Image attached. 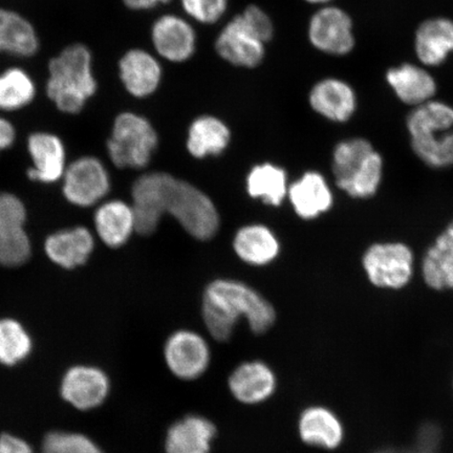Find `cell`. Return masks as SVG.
I'll return each instance as SVG.
<instances>
[{"instance_id":"cell-36","label":"cell","mask_w":453,"mask_h":453,"mask_svg":"<svg viewBox=\"0 0 453 453\" xmlns=\"http://www.w3.org/2000/svg\"><path fill=\"white\" fill-rule=\"evenodd\" d=\"M245 24L260 41L269 43L274 37L275 27L273 21L265 11L257 4H250L241 13Z\"/></svg>"},{"instance_id":"cell-34","label":"cell","mask_w":453,"mask_h":453,"mask_svg":"<svg viewBox=\"0 0 453 453\" xmlns=\"http://www.w3.org/2000/svg\"><path fill=\"white\" fill-rule=\"evenodd\" d=\"M42 453H104L87 435L69 433H50L43 440Z\"/></svg>"},{"instance_id":"cell-14","label":"cell","mask_w":453,"mask_h":453,"mask_svg":"<svg viewBox=\"0 0 453 453\" xmlns=\"http://www.w3.org/2000/svg\"><path fill=\"white\" fill-rule=\"evenodd\" d=\"M279 387L276 373L262 360L242 362L228 378L229 392L243 405H259L269 401Z\"/></svg>"},{"instance_id":"cell-35","label":"cell","mask_w":453,"mask_h":453,"mask_svg":"<svg viewBox=\"0 0 453 453\" xmlns=\"http://www.w3.org/2000/svg\"><path fill=\"white\" fill-rule=\"evenodd\" d=\"M187 16L202 25H214L223 19L229 0H180Z\"/></svg>"},{"instance_id":"cell-13","label":"cell","mask_w":453,"mask_h":453,"mask_svg":"<svg viewBox=\"0 0 453 453\" xmlns=\"http://www.w3.org/2000/svg\"><path fill=\"white\" fill-rule=\"evenodd\" d=\"M151 42L160 58L172 64H184L196 54L197 37L188 20L179 15L165 14L152 25Z\"/></svg>"},{"instance_id":"cell-28","label":"cell","mask_w":453,"mask_h":453,"mask_svg":"<svg viewBox=\"0 0 453 453\" xmlns=\"http://www.w3.org/2000/svg\"><path fill=\"white\" fill-rule=\"evenodd\" d=\"M38 45L30 22L13 11L0 9V52L30 57L37 52Z\"/></svg>"},{"instance_id":"cell-27","label":"cell","mask_w":453,"mask_h":453,"mask_svg":"<svg viewBox=\"0 0 453 453\" xmlns=\"http://www.w3.org/2000/svg\"><path fill=\"white\" fill-rule=\"evenodd\" d=\"M422 274L425 283L434 290H453V222L425 254Z\"/></svg>"},{"instance_id":"cell-10","label":"cell","mask_w":453,"mask_h":453,"mask_svg":"<svg viewBox=\"0 0 453 453\" xmlns=\"http://www.w3.org/2000/svg\"><path fill=\"white\" fill-rule=\"evenodd\" d=\"M299 439L311 449L336 452L347 440V427L342 416L326 404H311L299 413Z\"/></svg>"},{"instance_id":"cell-32","label":"cell","mask_w":453,"mask_h":453,"mask_svg":"<svg viewBox=\"0 0 453 453\" xmlns=\"http://www.w3.org/2000/svg\"><path fill=\"white\" fill-rule=\"evenodd\" d=\"M35 94V84L24 70L13 67L0 75V110H20L31 104Z\"/></svg>"},{"instance_id":"cell-8","label":"cell","mask_w":453,"mask_h":453,"mask_svg":"<svg viewBox=\"0 0 453 453\" xmlns=\"http://www.w3.org/2000/svg\"><path fill=\"white\" fill-rule=\"evenodd\" d=\"M308 38L311 47L321 53L348 55L356 44L352 17L335 5H322L311 17Z\"/></svg>"},{"instance_id":"cell-17","label":"cell","mask_w":453,"mask_h":453,"mask_svg":"<svg viewBox=\"0 0 453 453\" xmlns=\"http://www.w3.org/2000/svg\"><path fill=\"white\" fill-rule=\"evenodd\" d=\"M218 428L206 417L189 413L175 420L164 440L165 453H211Z\"/></svg>"},{"instance_id":"cell-33","label":"cell","mask_w":453,"mask_h":453,"mask_svg":"<svg viewBox=\"0 0 453 453\" xmlns=\"http://www.w3.org/2000/svg\"><path fill=\"white\" fill-rule=\"evenodd\" d=\"M31 350L32 339L25 327L14 319H0V364H19Z\"/></svg>"},{"instance_id":"cell-11","label":"cell","mask_w":453,"mask_h":453,"mask_svg":"<svg viewBox=\"0 0 453 453\" xmlns=\"http://www.w3.org/2000/svg\"><path fill=\"white\" fill-rule=\"evenodd\" d=\"M64 195L79 207H90L109 194L111 179L104 163L83 157L72 163L64 174Z\"/></svg>"},{"instance_id":"cell-37","label":"cell","mask_w":453,"mask_h":453,"mask_svg":"<svg viewBox=\"0 0 453 453\" xmlns=\"http://www.w3.org/2000/svg\"><path fill=\"white\" fill-rule=\"evenodd\" d=\"M0 453H35L32 447L15 435L5 434L0 435Z\"/></svg>"},{"instance_id":"cell-20","label":"cell","mask_w":453,"mask_h":453,"mask_svg":"<svg viewBox=\"0 0 453 453\" xmlns=\"http://www.w3.org/2000/svg\"><path fill=\"white\" fill-rule=\"evenodd\" d=\"M288 197L300 219H314L330 211L334 203L333 192L319 173L308 172L288 185Z\"/></svg>"},{"instance_id":"cell-18","label":"cell","mask_w":453,"mask_h":453,"mask_svg":"<svg viewBox=\"0 0 453 453\" xmlns=\"http://www.w3.org/2000/svg\"><path fill=\"white\" fill-rule=\"evenodd\" d=\"M119 73L127 92L134 98L144 99L154 95L162 83L161 62L146 50L133 49L119 62Z\"/></svg>"},{"instance_id":"cell-19","label":"cell","mask_w":453,"mask_h":453,"mask_svg":"<svg viewBox=\"0 0 453 453\" xmlns=\"http://www.w3.org/2000/svg\"><path fill=\"white\" fill-rule=\"evenodd\" d=\"M385 78L396 98L407 105H421L437 94V81L424 65L405 62L389 69Z\"/></svg>"},{"instance_id":"cell-21","label":"cell","mask_w":453,"mask_h":453,"mask_svg":"<svg viewBox=\"0 0 453 453\" xmlns=\"http://www.w3.org/2000/svg\"><path fill=\"white\" fill-rule=\"evenodd\" d=\"M34 167L28 169L27 177L42 183H54L65 173V150L57 135L36 133L27 141Z\"/></svg>"},{"instance_id":"cell-24","label":"cell","mask_w":453,"mask_h":453,"mask_svg":"<svg viewBox=\"0 0 453 453\" xmlns=\"http://www.w3.org/2000/svg\"><path fill=\"white\" fill-rule=\"evenodd\" d=\"M234 249L243 263L259 267L279 257L280 243L267 226L252 224L243 226L236 232Z\"/></svg>"},{"instance_id":"cell-29","label":"cell","mask_w":453,"mask_h":453,"mask_svg":"<svg viewBox=\"0 0 453 453\" xmlns=\"http://www.w3.org/2000/svg\"><path fill=\"white\" fill-rule=\"evenodd\" d=\"M286 170L271 163L254 166L247 177L248 195L267 205L279 207L288 196Z\"/></svg>"},{"instance_id":"cell-9","label":"cell","mask_w":453,"mask_h":453,"mask_svg":"<svg viewBox=\"0 0 453 453\" xmlns=\"http://www.w3.org/2000/svg\"><path fill=\"white\" fill-rule=\"evenodd\" d=\"M26 219V208L19 198L0 192V265L4 267H17L30 258Z\"/></svg>"},{"instance_id":"cell-15","label":"cell","mask_w":453,"mask_h":453,"mask_svg":"<svg viewBox=\"0 0 453 453\" xmlns=\"http://www.w3.org/2000/svg\"><path fill=\"white\" fill-rule=\"evenodd\" d=\"M111 392L109 376L98 367L77 365L66 372L61 395L75 409L94 410L104 403Z\"/></svg>"},{"instance_id":"cell-39","label":"cell","mask_w":453,"mask_h":453,"mask_svg":"<svg viewBox=\"0 0 453 453\" xmlns=\"http://www.w3.org/2000/svg\"><path fill=\"white\" fill-rule=\"evenodd\" d=\"M172 0H123L124 4L130 10L146 11L152 10L158 5L167 4Z\"/></svg>"},{"instance_id":"cell-38","label":"cell","mask_w":453,"mask_h":453,"mask_svg":"<svg viewBox=\"0 0 453 453\" xmlns=\"http://www.w3.org/2000/svg\"><path fill=\"white\" fill-rule=\"evenodd\" d=\"M14 140V127L5 119L0 118V151L9 149Z\"/></svg>"},{"instance_id":"cell-1","label":"cell","mask_w":453,"mask_h":453,"mask_svg":"<svg viewBox=\"0 0 453 453\" xmlns=\"http://www.w3.org/2000/svg\"><path fill=\"white\" fill-rule=\"evenodd\" d=\"M203 325L219 342L234 336L237 324L245 319L254 334L267 333L276 321V311L269 300L247 283L219 279L209 283L202 303Z\"/></svg>"},{"instance_id":"cell-5","label":"cell","mask_w":453,"mask_h":453,"mask_svg":"<svg viewBox=\"0 0 453 453\" xmlns=\"http://www.w3.org/2000/svg\"><path fill=\"white\" fill-rule=\"evenodd\" d=\"M157 146L158 135L149 119L130 111L117 116L107 142L111 160L119 168L146 167Z\"/></svg>"},{"instance_id":"cell-7","label":"cell","mask_w":453,"mask_h":453,"mask_svg":"<svg viewBox=\"0 0 453 453\" xmlns=\"http://www.w3.org/2000/svg\"><path fill=\"white\" fill-rule=\"evenodd\" d=\"M163 357L172 375L186 382L196 381L205 375L212 360L207 340L187 328L170 334L164 343Z\"/></svg>"},{"instance_id":"cell-23","label":"cell","mask_w":453,"mask_h":453,"mask_svg":"<svg viewBox=\"0 0 453 453\" xmlns=\"http://www.w3.org/2000/svg\"><path fill=\"white\" fill-rule=\"evenodd\" d=\"M94 247V237L85 226L56 232L44 243L48 257L65 269H73L87 263Z\"/></svg>"},{"instance_id":"cell-26","label":"cell","mask_w":453,"mask_h":453,"mask_svg":"<svg viewBox=\"0 0 453 453\" xmlns=\"http://www.w3.org/2000/svg\"><path fill=\"white\" fill-rule=\"evenodd\" d=\"M231 130L219 118L203 115L195 119L188 129L186 147L196 158L219 156L228 149Z\"/></svg>"},{"instance_id":"cell-16","label":"cell","mask_w":453,"mask_h":453,"mask_svg":"<svg viewBox=\"0 0 453 453\" xmlns=\"http://www.w3.org/2000/svg\"><path fill=\"white\" fill-rule=\"evenodd\" d=\"M311 109L328 121L345 123L355 115L358 99L352 85L328 77L313 85L309 93Z\"/></svg>"},{"instance_id":"cell-3","label":"cell","mask_w":453,"mask_h":453,"mask_svg":"<svg viewBox=\"0 0 453 453\" xmlns=\"http://www.w3.org/2000/svg\"><path fill=\"white\" fill-rule=\"evenodd\" d=\"M47 93L61 111L78 113L97 90L92 54L83 44L67 47L50 61Z\"/></svg>"},{"instance_id":"cell-6","label":"cell","mask_w":453,"mask_h":453,"mask_svg":"<svg viewBox=\"0 0 453 453\" xmlns=\"http://www.w3.org/2000/svg\"><path fill=\"white\" fill-rule=\"evenodd\" d=\"M413 252L403 242H378L368 247L362 265L372 285L400 290L413 275Z\"/></svg>"},{"instance_id":"cell-12","label":"cell","mask_w":453,"mask_h":453,"mask_svg":"<svg viewBox=\"0 0 453 453\" xmlns=\"http://www.w3.org/2000/svg\"><path fill=\"white\" fill-rule=\"evenodd\" d=\"M265 45L239 14L226 22L220 30L215 41V50L220 58L231 65L255 69L265 59Z\"/></svg>"},{"instance_id":"cell-4","label":"cell","mask_w":453,"mask_h":453,"mask_svg":"<svg viewBox=\"0 0 453 453\" xmlns=\"http://www.w3.org/2000/svg\"><path fill=\"white\" fill-rule=\"evenodd\" d=\"M336 185L348 196L365 200L377 194L383 178V158L370 141L352 138L340 142L333 151Z\"/></svg>"},{"instance_id":"cell-22","label":"cell","mask_w":453,"mask_h":453,"mask_svg":"<svg viewBox=\"0 0 453 453\" xmlns=\"http://www.w3.org/2000/svg\"><path fill=\"white\" fill-rule=\"evenodd\" d=\"M415 52L424 66L443 65L453 53V20L434 17L423 21L416 32Z\"/></svg>"},{"instance_id":"cell-31","label":"cell","mask_w":453,"mask_h":453,"mask_svg":"<svg viewBox=\"0 0 453 453\" xmlns=\"http://www.w3.org/2000/svg\"><path fill=\"white\" fill-rule=\"evenodd\" d=\"M406 127L411 135L434 130L453 129V106L446 102L430 100L413 107L406 120Z\"/></svg>"},{"instance_id":"cell-40","label":"cell","mask_w":453,"mask_h":453,"mask_svg":"<svg viewBox=\"0 0 453 453\" xmlns=\"http://www.w3.org/2000/svg\"><path fill=\"white\" fill-rule=\"evenodd\" d=\"M305 3L310 4L326 5L332 2V0H304Z\"/></svg>"},{"instance_id":"cell-2","label":"cell","mask_w":453,"mask_h":453,"mask_svg":"<svg viewBox=\"0 0 453 453\" xmlns=\"http://www.w3.org/2000/svg\"><path fill=\"white\" fill-rule=\"evenodd\" d=\"M144 203L157 222L164 215H172L198 241L211 240L219 229V214L211 198L195 185L167 173L146 174Z\"/></svg>"},{"instance_id":"cell-30","label":"cell","mask_w":453,"mask_h":453,"mask_svg":"<svg viewBox=\"0 0 453 453\" xmlns=\"http://www.w3.org/2000/svg\"><path fill=\"white\" fill-rule=\"evenodd\" d=\"M411 144L413 152L427 166L446 168L453 165V129L412 135Z\"/></svg>"},{"instance_id":"cell-25","label":"cell","mask_w":453,"mask_h":453,"mask_svg":"<svg viewBox=\"0 0 453 453\" xmlns=\"http://www.w3.org/2000/svg\"><path fill=\"white\" fill-rule=\"evenodd\" d=\"M94 220L100 239L111 248L126 245L135 231L133 207L120 200L102 203L95 213Z\"/></svg>"}]
</instances>
